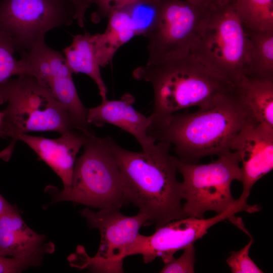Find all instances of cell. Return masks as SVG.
<instances>
[{
	"label": "cell",
	"mask_w": 273,
	"mask_h": 273,
	"mask_svg": "<svg viewBox=\"0 0 273 273\" xmlns=\"http://www.w3.org/2000/svg\"><path fill=\"white\" fill-rule=\"evenodd\" d=\"M149 117L148 135L156 142L168 143L179 160L192 164L206 156L231 151L237 135L254 121L235 88L195 112Z\"/></svg>",
	"instance_id": "1"
},
{
	"label": "cell",
	"mask_w": 273,
	"mask_h": 273,
	"mask_svg": "<svg viewBox=\"0 0 273 273\" xmlns=\"http://www.w3.org/2000/svg\"><path fill=\"white\" fill-rule=\"evenodd\" d=\"M103 141L115 158L124 183L127 203L136 206L156 229L187 217L183 210L182 183L177 178V157L171 147L156 142L149 152H134L119 146L111 137Z\"/></svg>",
	"instance_id": "2"
},
{
	"label": "cell",
	"mask_w": 273,
	"mask_h": 273,
	"mask_svg": "<svg viewBox=\"0 0 273 273\" xmlns=\"http://www.w3.org/2000/svg\"><path fill=\"white\" fill-rule=\"evenodd\" d=\"M133 77L150 83L154 92L151 117L168 116L192 107L207 106L234 86L214 74L190 54L135 69Z\"/></svg>",
	"instance_id": "3"
},
{
	"label": "cell",
	"mask_w": 273,
	"mask_h": 273,
	"mask_svg": "<svg viewBox=\"0 0 273 273\" xmlns=\"http://www.w3.org/2000/svg\"><path fill=\"white\" fill-rule=\"evenodd\" d=\"M5 103L0 137L9 138L10 142L0 152V158L6 161L22 134L47 131L62 134L78 129L67 109L31 76L20 74L0 83V104Z\"/></svg>",
	"instance_id": "4"
},
{
	"label": "cell",
	"mask_w": 273,
	"mask_h": 273,
	"mask_svg": "<svg viewBox=\"0 0 273 273\" xmlns=\"http://www.w3.org/2000/svg\"><path fill=\"white\" fill-rule=\"evenodd\" d=\"M83 153L75 162L72 180L66 189L47 187L52 203L69 201L99 209H120L127 204L122 175L102 138L87 130Z\"/></svg>",
	"instance_id": "5"
},
{
	"label": "cell",
	"mask_w": 273,
	"mask_h": 273,
	"mask_svg": "<svg viewBox=\"0 0 273 273\" xmlns=\"http://www.w3.org/2000/svg\"><path fill=\"white\" fill-rule=\"evenodd\" d=\"M247 37L233 4L200 20L190 54L211 72L236 86L243 76Z\"/></svg>",
	"instance_id": "6"
},
{
	"label": "cell",
	"mask_w": 273,
	"mask_h": 273,
	"mask_svg": "<svg viewBox=\"0 0 273 273\" xmlns=\"http://www.w3.org/2000/svg\"><path fill=\"white\" fill-rule=\"evenodd\" d=\"M240 159L233 151L204 164L184 162L176 165L183 177V210L187 217L204 218L207 211L222 213L238 203L231 192L234 180L241 181Z\"/></svg>",
	"instance_id": "7"
},
{
	"label": "cell",
	"mask_w": 273,
	"mask_h": 273,
	"mask_svg": "<svg viewBox=\"0 0 273 273\" xmlns=\"http://www.w3.org/2000/svg\"><path fill=\"white\" fill-rule=\"evenodd\" d=\"M92 228L99 230L101 240L97 253L88 256L79 247L69 260L72 266L88 268L99 272H123V260L129 247L139 234L141 228L147 225L148 217L139 212L129 216L120 209H99L95 211L85 207L80 211Z\"/></svg>",
	"instance_id": "8"
},
{
	"label": "cell",
	"mask_w": 273,
	"mask_h": 273,
	"mask_svg": "<svg viewBox=\"0 0 273 273\" xmlns=\"http://www.w3.org/2000/svg\"><path fill=\"white\" fill-rule=\"evenodd\" d=\"M75 14L65 0H1L0 31L10 37L20 53L44 41L51 30L70 25Z\"/></svg>",
	"instance_id": "9"
},
{
	"label": "cell",
	"mask_w": 273,
	"mask_h": 273,
	"mask_svg": "<svg viewBox=\"0 0 273 273\" xmlns=\"http://www.w3.org/2000/svg\"><path fill=\"white\" fill-rule=\"evenodd\" d=\"M254 210V205L239 202L210 218L187 217L172 220L156 229V231L150 236L139 234L127 250L125 257L140 254L145 263L151 262L157 257H160L164 263H167L174 258L176 252L203 238L213 225L229 219L239 212L252 213Z\"/></svg>",
	"instance_id": "10"
},
{
	"label": "cell",
	"mask_w": 273,
	"mask_h": 273,
	"mask_svg": "<svg viewBox=\"0 0 273 273\" xmlns=\"http://www.w3.org/2000/svg\"><path fill=\"white\" fill-rule=\"evenodd\" d=\"M209 12L185 0H163L159 19L147 36V63H158L190 54L198 24Z\"/></svg>",
	"instance_id": "11"
},
{
	"label": "cell",
	"mask_w": 273,
	"mask_h": 273,
	"mask_svg": "<svg viewBox=\"0 0 273 273\" xmlns=\"http://www.w3.org/2000/svg\"><path fill=\"white\" fill-rule=\"evenodd\" d=\"M231 150L242 163V192L238 199L247 202L254 184L273 168V128L254 121L247 123L234 140Z\"/></svg>",
	"instance_id": "12"
},
{
	"label": "cell",
	"mask_w": 273,
	"mask_h": 273,
	"mask_svg": "<svg viewBox=\"0 0 273 273\" xmlns=\"http://www.w3.org/2000/svg\"><path fill=\"white\" fill-rule=\"evenodd\" d=\"M86 130L74 129L54 139L22 134L19 141L27 145L54 170L61 179L63 189H66L71 184L76 157L85 143Z\"/></svg>",
	"instance_id": "13"
},
{
	"label": "cell",
	"mask_w": 273,
	"mask_h": 273,
	"mask_svg": "<svg viewBox=\"0 0 273 273\" xmlns=\"http://www.w3.org/2000/svg\"><path fill=\"white\" fill-rule=\"evenodd\" d=\"M134 97L129 93L119 100L102 101L99 105L88 109L87 122L98 126L106 123L116 126L133 135L142 151L149 152L156 142L147 132L151 120L134 109Z\"/></svg>",
	"instance_id": "14"
},
{
	"label": "cell",
	"mask_w": 273,
	"mask_h": 273,
	"mask_svg": "<svg viewBox=\"0 0 273 273\" xmlns=\"http://www.w3.org/2000/svg\"><path fill=\"white\" fill-rule=\"evenodd\" d=\"M46 240L27 225L15 206L0 215L1 255L23 259L43 251L53 253L54 244Z\"/></svg>",
	"instance_id": "15"
},
{
	"label": "cell",
	"mask_w": 273,
	"mask_h": 273,
	"mask_svg": "<svg viewBox=\"0 0 273 273\" xmlns=\"http://www.w3.org/2000/svg\"><path fill=\"white\" fill-rule=\"evenodd\" d=\"M96 35L89 33L73 36L64 50L67 64L72 73H84L96 83L102 101L107 100V88L103 80L95 47Z\"/></svg>",
	"instance_id": "16"
},
{
	"label": "cell",
	"mask_w": 273,
	"mask_h": 273,
	"mask_svg": "<svg viewBox=\"0 0 273 273\" xmlns=\"http://www.w3.org/2000/svg\"><path fill=\"white\" fill-rule=\"evenodd\" d=\"M235 88L253 120L273 128V79L243 76Z\"/></svg>",
	"instance_id": "17"
},
{
	"label": "cell",
	"mask_w": 273,
	"mask_h": 273,
	"mask_svg": "<svg viewBox=\"0 0 273 273\" xmlns=\"http://www.w3.org/2000/svg\"><path fill=\"white\" fill-rule=\"evenodd\" d=\"M102 33L95 34L96 56L101 67H106L118 49L136 35L129 16L125 9L111 13Z\"/></svg>",
	"instance_id": "18"
},
{
	"label": "cell",
	"mask_w": 273,
	"mask_h": 273,
	"mask_svg": "<svg viewBox=\"0 0 273 273\" xmlns=\"http://www.w3.org/2000/svg\"><path fill=\"white\" fill-rule=\"evenodd\" d=\"M245 32L247 49L243 76L273 79V30Z\"/></svg>",
	"instance_id": "19"
},
{
	"label": "cell",
	"mask_w": 273,
	"mask_h": 273,
	"mask_svg": "<svg viewBox=\"0 0 273 273\" xmlns=\"http://www.w3.org/2000/svg\"><path fill=\"white\" fill-rule=\"evenodd\" d=\"M245 31L273 30V0H233Z\"/></svg>",
	"instance_id": "20"
},
{
	"label": "cell",
	"mask_w": 273,
	"mask_h": 273,
	"mask_svg": "<svg viewBox=\"0 0 273 273\" xmlns=\"http://www.w3.org/2000/svg\"><path fill=\"white\" fill-rule=\"evenodd\" d=\"M163 0H140L125 7L136 35L147 37L161 15Z\"/></svg>",
	"instance_id": "21"
},
{
	"label": "cell",
	"mask_w": 273,
	"mask_h": 273,
	"mask_svg": "<svg viewBox=\"0 0 273 273\" xmlns=\"http://www.w3.org/2000/svg\"><path fill=\"white\" fill-rule=\"evenodd\" d=\"M234 219V222L250 237V241L243 248L238 251L231 252L226 262L232 273H262V271L249 255L250 249L253 242V238L243 225L239 218Z\"/></svg>",
	"instance_id": "22"
},
{
	"label": "cell",
	"mask_w": 273,
	"mask_h": 273,
	"mask_svg": "<svg viewBox=\"0 0 273 273\" xmlns=\"http://www.w3.org/2000/svg\"><path fill=\"white\" fill-rule=\"evenodd\" d=\"M16 52L12 39L0 31V83L12 76L19 75L18 60L15 57Z\"/></svg>",
	"instance_id": "23"
},
{
	"label": "cell",
	"mask_w": 273,
	"mask_h": 273,
	"mask_svg": "<svg viewBox=\"0 0 273 273\" xmlns=\"http://www.w3.org/2000/svg\"><path fill=\"white\" fill-rule=\"evenodd\" d=\"M49 254H51L50 252L43 251L23 259L0 254V273H19L31 267H37L41 263L44 256Z\"/></svg>",
	"instance_id": "24"
},
{
	"label": "cell",
	"mask_w": 273,
	"mask_h": 273,
	"mask_svg": "<svg viewBox=\"0 0 273 273\" xmlns=\"http://www.w3.org/2000/svg\"><path fill=\"white\" fill-rule=\"evenodd\" d=\"M194 243L184 248L183 253L177 258H173L164 265L160 271L161 273H193L195 272L196 261Z\"/></svg>",
	"instance_id": "25"
},
{
	"label": "cell",
	"mask_w": 273,
	"mask_h": 273,
	"mask_svg": "<svg viewBox=\"0 0 273 273\" xmlns=\"http://www.w3.org/2000/svg\"><path fill=\"white\" fill-rule=\"evenodd\" d=\"M96 5L97 10L92 15V20L97 23L103 18H107L113 12L124 9L140 0H87Z\"/></svg>",
	"instance_id": "26"
},
{
	"label": "cell",
	"mask_w": 273,
	"mask_h": 273,
	"mask_svg": "<svg viewBox=\"0 0 273 273\" xmlns=\"http://www.w3.org/2000/svg\"><path fill=\"white\" fill-rule=\"evenodd\" d=\"M70 3L75 9V20L80 27H84L85 15L91 5L87 0H65Z\"/></svg>",
	"instance_id": "27"
},
{
	"label": "cell",
	"mask_w": 273,
	"mask_h": 273,
	"mask_svg": "<svg viewBox=\"0 0 273 273\" xmlns=\"http://www.w3.org/2000/svg\"><path fill=\"white\" fill-rule=\"evenodd\" d=\"M206 12H211L222 7L233 0H185Z\"/></svg>",
	"instance_id": "28"
},
{
	"label": "cell",
	"mask_w": 273,
	"mask_h": 273,
	"mask_svg": "<svg viewBox=\"0 0 273 273\" xmlns=\"http://www.w3.org/2000/svg\"><path fill=\"white\" fill-rule=\"evenodd\" d=\"M13 206L0 193V215L9 210Z\"/></svg>",
	"instance_id": "29"
},
{
	"label": "cell",
	"mask_w": 273,
	"mask_h": 273,
	"mask_svg": "<svg viewBox=\"0 0 273 273\" xmlns=\"http://www.w3.org/2000/svg\"><path fill=\"white\" fill-rule=\"evenodd\" d=\"M3 116V111H0V128H1V124H2Z\"/></svg>",
	"instance_id": "30"
}]
</instances>
